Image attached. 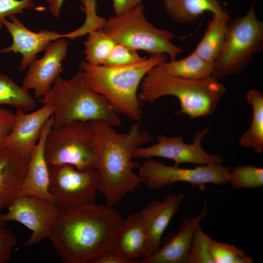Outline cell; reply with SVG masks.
<instances>
[{
    "label": "cell",
    "instance_id": "obj_1",
    "mask_svg": "<svg viewBox=\"0 0 263 263\" xmlns=\"http://www.w3.org/2000/svg\"><path fill=\"white\" fill-rule=\"evenodd\" d=\"M124 218L106 204L96 203L65 211L56 221L49 239L64 263H93L113 249Z\"/></svg>",
    "mask_w": 263,
    "mask_h": 263
},
{
    "label": "cell",
    "instance_id": "obj_2",
    "mask_svg": "<svg viewBox=\"0 0 263 263\" xmlns=\"http://www.w3.org/2000/svg\"><path fill=\"white\" fill-rule=\"evenodd\" d=\"M92 123L100 150L98 191L105 198V204L113 207L143 183V179L133 171L140 165L132 161L133 155L152 138L139 124H132L128 133L122 134L102 122Z\"/></svg>",
    "mask_w": 263,
    "mask_h": 263
},
{
    "label": "cell",
    "instance_id": "obj_3",
    "mask_svg": "<svg viewBox=\"0 0 263 263\" xmlns=\"http://www.w3.org/2000/svg\"><path fill=\"white\" fill-rule=\"evenodd\" d=\"M139 88L141 102L152 103L163 96H173L180 102L176 114L187 115L191 119L212 114L226 93V87L212 76L187 79L170 75L158 65L147 73Z\"/></svg>",
    "mask_w": 263,
    "mask_h": 263
},
{
    "label": "cell",
    "instance_id": "obj_4",
    "mask_svg": "<svg viewBox=\"0 0 263 263\" xmlns=\"http://www.w3.org/2000/svg\"><path fill=\"white\" fill-rule=\"evenodd\" d=\"M167 56L165 54L151 55L138 64L120 67L93 65L82 61L79 69L88 86L104 96L117 113L139 121L142 110L138 89L147 73L167 61Z\"/></svg>",
    "mask_w": 263,
    "mask_h": 263
},
{
    "label": "cell",
    "instance_id": "obj_5",
    "mask_svg": "<svg viewBox=\"0 0 263 263\" xmlns=\"http://www.w3.org/2000/svg\"><path fill=\"white\" fill-rule=\"evenodd\" d=\"M38 101L53 108V127L73 121H101L112 127L121 122L108 100L88 86L80 69L69 79L58 76Z\"/></svg>",
    "mask_w": 263,
    "mask_h": 263
},
{
    "label": "cell",
    "instance_id": "obj_6",
    "mask_svg": "<svg viewBox=\"0 0 263 263\" xmlns=\"http://www.w3.org/2000/svg\"><path fill=\"white\" fill-rule=\"evenodd\" d=\"M48 166L69 165L80 170L97 169L100 150L92 123L73 121L48 132L44 145Z\"/></svg>",
    "mask_w": 263,
    "mask_h": 263
},
{
    "label": "cell",
    "instance_id": "obj_7",
    "mask_svg": "<svg viewBox=\"0 0 263 263\" xmlns=\"http://www.w3.org/2000/svg\"><path fill=\"white\" fill-rule=\"evenodd\" d=\"M144 11L141 3L123 14L111 17L103 30L116 43L151 55L165 54L170 60L176 59L183 49L172 43L176 36L169 30L155 27L146 19Z\"/></svg>",
    "mask_w": 263,
    "mask_h": 263
},
{
    "label": "cell",
    "instance_id": "obj_8",
    "mask_svg": "<svg viewBox=\"0 0 263 263\" xmlns=\"http://www.w3.org/2000/svg\"><path fill=\"white\" fill-rule=\"evenodd\" d=\"M263 50V22L254 5L244 16L229 20L222 50L213 64L211 76L218 80L241 73Z\"/></svg>",
    "mask_w": 263,
    "mask_h": 263
},
{
    "label": "cell",
    "instance_id": "obj_9",
    "mask_svg": "<svg viewBox=\"0 0 263 263\" xmlns=\"http://www.w3.org/2000/svg\"><path fill=\"white\" fill-rule=\"evenodd\" d=\"M48 190L52 201L62 211L95 203L99 172L80 170L69 165L48 166Z\"/></svg>",
    "mask_w": 263,
    "mask_h": 263
},
{
    "label": "cell",
    "instance_id": "obj_10",
    "mask_svg": "<svg viewBox=\"0 0 263 263\" xmlns=\"http://www.w3.org/2000/svg\"><path fill=\"white\" fill-rule=\"evenodd\" d=\"M138 175L150 189L159 190L176 182H186L203 189L205 185L228 183L229 167L221 164L201 165L194 169L167 166L148 159L139 166Z\"/></svg>",
    "mask_w": 263,
    "mask_h": 263
},
{
    "label": "cell",
    "instance_id": "obj_11",
    "mask_svg": "<svg viewBox=\"0 0 263 263\" xmlns=\"http://www.w3.org/2000/svg\"><path fill=\"white\" fill-rule=\"evenodd\" d=\"M3 214L6 223H20L32 231L23 246L34 245L49 238L53 226L62 213L53 202L34 195H20Z\"/></svg>",
    "mask_w": 263,
    "mask_h": 263
},
{
    "label": "cell",
    "instance_id": "obj_12",
    "mask_svg": "<svg viewBox=\"0 0 263 263\" xmlns=\"http://www.w3.org/2000/svg\"><path fill=\"white\" fill-rule=\"evenodd\" d=\"M209 130L210 126H208L201 131L197 132L193 142L190 144L184 142L183 136L158 135L156 144L138 148L133 152V158L162 157L172 160L176 166L186 163L200 165L221 164L223 161L220 155L207 152L201 145L202 140Z\"/></svg>",
    "mask_w": 263,
    "mask_h": 263
},
{
    "label": "cell",
    "instance_id": "obj_13",
    "mask_svg": "<svg viewBox=\"0 0 263 263\" xmlns=\"http://www.w3.org/2000/svg\"><path fill=\"white\" fill-rule=\"evenodd\" d=\"M68 44L64 38L52 42L43 56L35 59L28 66L22 87L27 91L34 90L36 99L43 97L49 92L63 71L62 62L66 58Z\"/></svg>",
    "mask_w": 263,
    "mask_h": 263
},
{
    "label": "cell",
    "instance_id": "obj_14",
    "mask_svg": "<svg viewBox=\"0 0 263 263\" xmlns=\"http://www.w3.org/2000/svg\"><path fill=\"white\" fill-rule=\"evenodd\" d=\"M53 113V108L47 104L30 113L17 110L14 126L5 138L2 147L14 151L27 164L45 123Z\"/></svg>",
    "mask_w": 263,
    "mask_h": 263
},
{
    "label": "cell",
    "instance_id": "obj_15",
    "mask_svg": "<svg viewBox=\"0 0 263 263\" xmlns=\"http://www.w3.org/2000/svg\"><path fill=\"white\" fill-rule=\"evenodd\" d=\"M9 20H2V24L11 35L12 43L10 46L0 49V53L13 52L22 56L19 69H26L37 58V55L44 51L49 44L59 38H65V34L47 30L34 32L26 28L16 15H11Z\"/></svg>",
    "mask_w": 263,
    "mask_h": 263
},
{
    "label": "cell",
    "instance_id": "obj_16",
    "mask_svg": "<svg viewBox=\"0 0 263 263\" xmlns=\"http://www.w3.org/2000/svg\"><path fill=\"white\" fill-rule=\"evenodd\" d=\"M184 199L183 193L169 194L163 200L153 201L138 211L148 240L144 258L151 256L160 248L163 234L178 211Z\"/></svg>",
    "mask_w": 263,
    "mask_h": 263
},
{
    "label": "cell",
    "instance_id": "obj_17",
    "mask_svg": "<svg viewBox=\"0 0 263 263\" xmlns=\"http://www.w3.org/2000/svg\"><path fill=\"white\" fill-rule=\"evenodd\" d=\"M207 206L197 216H185L173 234L153 254L144 258L142 263H190V248L195 228L207 215Z\"/></svg>",
    "mask_w": 263,
    "mask_h": 263
},
{
    "label": "cell",
    "instance_id": "obj_18",
    "mask_svg": "<svg viewBox=\"0 0 263 263\" xmlns=\"http://www.w3.org/2000/svg\"><path fill=\"white\" fill-rule=\"evenodd\" d=\"M54 123L53 115L45 123L40 138L35 145L27 164L20 195H34L52 201L49 192L50 176L48 165L44 154L46 135Z\"/></svg>",
    "mask_w": 263,
    "mask_h": 263
},
{
    "label": "cell",
    "instance_id": "obj_19",
    "mask_svg": "<svg viewBox=\"0 0 263 263\" xmlns=\"http://www.w3.org/2000/svg\"><path fill=\"white\" fill-rule=\"evenodd\" d=\"M27 163L14 151L0 149V210L8 208L20 196Z\"/></svg>",
    "mask_w": 263,
    "mask_h": 263
},
{
    "label": "cell",
    "instance_id": "obj_20",
    "mask_svg": "<svg viewBox=\"0 0 263 263\" xmlns=\"http://www.w3.org/2000/svg\"><path fill=\"white\" fill-rule=\"evenodd\" d=\"M148 248L146 230L139 211L123 219L113 250L129 263L144 258Z\"/></svg>",
    "mask_w": 263,
    "mask_h": 263
},
{
    "label": "cell",
    "instance_id": "obj_21",
    "mask_svg": "<svg viewBox=\"0 0 263 263\" xmlns=\"http://www.w3.org/2000/svg\"><path fill=\"white\" fill-rule=\"evenodd\" d=\"M230 19L225 10L213 14L203 37L193 51L207 62L213 64L223 48L227 24Z\"/></svg>",
    "mask_w": 263,
    "mask_h": 263
},
{
    "label": "cell",
    "instance_id": "obj_22",
    "mask_svg": "<svg viewBox=\"0 0 263 263\" xmlns=\"http://www.w3.org/2000/svg\"><path fill=\"white\" fill-rule=\"evenodd\" d=\"M163 2L168 14L180 24L196 22L206 12L213 15L224 10L217 0H163Z\"/></svg>",
    "mask_w": 263,
    "mask_h": 263
},
{
    "label": "cell",
    "instance_id": "obj_23",
    "mask_svg": "<svg viewBox=\"0 0 263 263\" xmlns=\"http://www.w3.org/2000/svg\"><path fill=\"white\" fill-rule=\"evenodd\" d=\"M246 99L252 108V118L249 128L242 134L240 144L260 154L263 151V95L253 89L247 92Z\"/></svg>",
    "mask_w": 263,
    "mask_h": 263
},
{
    "label": "cell",
    "instance_id": "obj_24",
    "mask_svg": "<svg viewBox=\"0 0 263 263\" xmlns=\"http://www.w3.org/2000/svg\"><path fill=\"white\" fill-rule=\"evenodd\" d=\"M158 66L167 73L190 80H201L211 76L213 64L201 57L194 51L180 60L164 61Z\"/></svg>",
    "mask_w": 263,
    "mask_h": 263
},
{
    "label": "cell",
    "instance_id": "obj_25",
    "mask_svg": "<svg viewBox=\"0 0 263 263\" xmlns=\"http://www.w3.org/2000/svg\"><path fill=\"white\" fill-rule=\"evenodd\" d=\"M3 104L12 105L25 113L33 111L37 106L28 91L8 76L0 74V105Z\"/></svg>",
    "mask_w": 263,
    "mask_h": 263
},
{
    "label": "cell",
    "instance_id": "obj_26",
    "mask_svg": "<svg viewBox=\"0 0 263 263\" xmlns=\"http://www.w3.org/2000/svg\"><path fill=\"white\" fill-rule=\"evenodd\" d=\"M84 42L86 62L93 65H103L116 42L103 29L88 34Z\"/></svg>",
    "mask_w": 263,
    "mask_h": 263
},
{
    "label": "cell",
    "instance_id": "obj_27",
    "mask_svg": "<svg viewBox=\"0 0 263 263\" xmlns=\"http://www.w3.org/2000/svg\"><path fill=\"white\" fill-rule=\"evenodd\" d=\"M228 183L236 189L261 188L263 186V169L251 165L236 166L230 171Z\"/></svg>",
    "mask_w": 263,
    "mask_h": 263
},
{
    "label": "cell",
    "instance_id": "obj_28",
    "mask_svg": "<svg viewBox=\"0 0 263 263\" xmlns=\"http://www.w3.org/2000/svg\"><path fill=\"white\" fill-rule=\"evenodd\" d=\"M208 250L213 263H252L253 259L233 245L219 242L209 237Z\"/></svg>",
    "mask_w": 263,
    "mask_h": 263
},
{
    "label": "cell",
    "instance_id": "obj_29",
    "mask_svg": "<svg viewBox=\"0 0 263 263\" xmlns=\"http://www.w3.org/2000/svg\"><path fill=\"white\" fill-rule=\"evenodd\" d=\"M83 6L80 9L85 13L86 19L84 24L78 29L65 34L66 38L73 40L85 35L98 30L103 29L106 20L98 16L96 13L97 2L96 0H81Z\"/></svg>",
    "mask_w": 263,
    "mask_h": 263
},
{
    "label": "cell",
    "instance_id": "obj_30",
    "mask_svg": "<svg viewBox=\"0 0 263 263\" xmlns=\"http://www.w3.org/2000/svg\"><path fill=\"white\" fill-rule=\"evenodd\" d=\"M147 57L141 56L136 50L116 43L103 65L115 67L130 66L140 63Z\"/></svg>",
    "mask_w": 263,
    "mask_h": 263
},
{
    "label": "cell",
    "instance_id": "obj_31",
    "mask_svg": "<svg viewBox=\"0 0 263 263\" xmlns=\"http://www.w3.org/2000/svg\"><path fill=\"white\" fill-rule=\"evenodd\" d=\"M209 236L203 231L200 224L193 233L190 248V263H213L208 250Z\"/></svg>",
    "mask_w": 263,
    "mask_h": 263
},
{
    "label": "cell",
    "instance_id": "obj_32",
    "mask_svg": "<svg viewBox=\"0 0 263 263\" xmlns=\"http://www.w3.org/2000/svg\"><path fill=\"white\" fill-rule=\"evenodd\" d=\"M35 4L33 0H0V29L6 17L22 14L24 10H30Z\"/></svg>",
    "mask_w": 263,
    "mask_h": 263
},
{
    "label": "cell",
    "instance_id": "obj_33",
    "mask_svg": "<svg viewBox=\"0 0 263 263\" xmlns=\"http://www.w3.org/2000/svg\"><path fill=\"white\" fill-rule=\"evenodd\" d=\"M17 238L9 227L0 226V263L9 262L12 258L13 247Z\"/></svg>",
    "mask_w": 263,
    "mask_h": 263
},
{
    "label": "cell",
    "instance_id": "obj_34",
    "mask_svg": "<svg viewBox=\"0 0 263 263\" xmlns=\"http://www.w3.org/2000/svg\"><path fill=\"white\" fill-rule=\"evenodd\" d=\"M15 117V114L0 108V149L2 147L5 138L13 128Z\"/></svg>",
    "mask_w": 263,
    "mask_h": 263
},
{
    "label": "cell",
    "instance_id": "obj_35",
    "mask_svg": "<svg viewBox=\"0 0 263 263\" xmlns=\"http://www.w3.org/2000/svg\"><path fill=\"white\" fill-rule=\"evenodd\" d=\"M143 0H112L115 15L123 14L142 3Z\"/></svg>",
    "mask_w": 263,
    "mask_h": 263
},
{
    "label": "cell",
    "instance_id": "obj_36",
    "mask_svg": "<svg viewBox=\"0 0 263 263\" xmlns=\"http://www.w3.org/2000/svg\"><path fill=\"white\" fill-rule=\"evenodd\" d=\"M93 263H129L117 254L113 249L109 250L98 257Z\"/></svg>",
    "mask_w": 263,
    "mask_h": 263
},
{
    "label": "cell",
    "instance_id": "obj_37",
    "mask_svg": "<svg viewBox=\"0 0 263 263\" xmlns=\"http://www.w3.org/2000/svg\"><path fill=\"white\" fill-rule=\"evenodd\" d=\"M50 13L56 18L60 16L61 7L65 0H46Z\"/></svg>",
    "mask_w": 263,
    "mask_h": 263
},
{
    "label": "cell",
    "instance_id": "obj_38",
    "mask_svg": "<svg viewBox=\"0 0 263 263\" xmlns=\"http://www.w3.org/2000/svg\"><path fill=\"white\" fill-rule=\"evenodd\" d=\"M6 222L3 219V214H0V226L5 225Z\"/></svg>",
    "mask_w": 263,
    "mask_h": 263
}]
</instances>
